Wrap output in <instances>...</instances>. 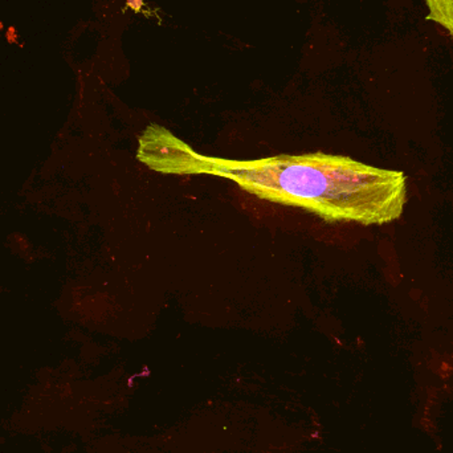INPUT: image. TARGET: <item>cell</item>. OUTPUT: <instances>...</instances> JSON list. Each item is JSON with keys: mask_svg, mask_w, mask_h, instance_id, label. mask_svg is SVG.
<instances>
[{"mask_svg": "<svg viewBox=\"0 0 453 453\" xmlns=\"http://www.w3.org/2000/svg\"><path fill=\"white\" fill-rule=\"evenodd\" d=\"M427 20L438 24L453 40V0H425Z\"/></svg>", "mask_w": 453, "mask_h": 453, "instance_id": "2", "label": "cell"}, {"mask_svg": "<svg viewBox=\"0 0 453 453\" xmlns=\"http://www.w3.org/2000/svg\"><path fill=\"white\" fill-rule=\"evenodd\" d=\"M137 158L161 174L225 178L257 198L305 210L327 223L388 225L402 217L407 202L402 172L321 151L252 161L203 156L157 124L141 135Z\"/></svg>", "mask_w": 453, "mask_h": 453, "instance_id": "1", "label": "cell"}]
</instances>
